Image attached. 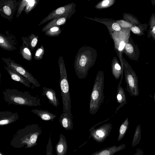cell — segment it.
I'll return each mask as SVG.
<instances>
[{"mask_svg":"<svg viewBox=\"0 0 155 155\" xmlns=\"http://www.w3.org/2000/svg\"><path fill=\"white\" fill-rule=\"evenodd\" d=\"M19 118L17 112L9 111L0 112V126L9 124L15 122Z\"/></svg>","mask_w":155,"mask_h":155,"instance_id":"cell-10","label":"cell"},{"mask_svg":"<svg viewBox=\"0 0 155 155\" xmlns=\"http://www.w3.org/2000/svg\"><path fill=\"white\" fill-rule=\"evenodd\" d=\"M131 30L133 33L136 34H139L140 32V28L136 26L133 27L131 28Z\"/></svg>","mask_w":155,"mask_h":155,"instance_id":"cell-27","label":"cell"},{"mask_svg":"<svg viewBox=\"0 0 155 155\" xmlns=\"http://www.w3.org/2000/svg\"><path fill=\"white\" fill-rule=\"evenodd\" d=\"M65 21L66 19L64 18H61L57 20L56 24L58 25H61L64 24Z\"/></svg>","mask_w":155,"mask_h":155,"instance_id":"cell-28","label":"cell"},{"mask_svg":"<svg viewBox=\"0 0 155 155\" xmlns=\"http://www.w3.org/2000/svg\"><path fill=\"white\" fill-rule=\"evenodd\" d=\"M31 111L44 120L53 121L57 117L56 115L47 110L33 109L31 110Z\"/></svg>","mask_w":155,"mask_h":155,"instance_id":"cell-16","label":"cell"},{"mask_svg":"<svg viewBox=\"0 0 155 155\" xmlns=\"http://www.w3.org/2000/svg\"><path fill=\"white\" fill-rule=\"evenodd\" d=\"M128 119V117H127L120 126L117 139L118 141L121 140L126 133L128 128L129 124Z\"/></svg>","mask_w":155,"mask_h":155,"instance_id":"cell-19","label":"cell"},{"mask_svg":"<svg viewBox=\"0 0 155 155\" xmlns=\"http://www.w3.org/2000/svg\"><path fill=\"white\" fill-rule=\"evenodd\" d=\"M141 129L140 124L138 125L136 128L133 140L131 144L133 147H134L138 144L141 140Z\"/></svg>","mask_w":155,"mask_h":155,"instance_id":"cell-20","label":"cell"},{"mask_svg":"<svg viewBox=\"0 0 155 155\" xmlns=\"http://www.w3.org/2000/svg\"><path fill=\"white\" fill-rule=\"evenodd\" d=\"M29 0H21L18 7L16 17L18 18L23 11L24 8L26 6Z\"/></svg>","mask_w":155,"mask_h":155,"instance_id":"cell-21","label":"cell"},{"mask_svg":"<svg viewBox=\"0 0 155 155\" xmlns=\"http://www.w3.org/2000/svg\"><path fill=\"white\" fill-rule=\"evenodd\" d=\"M65 11V8L64 7H61L58 8L55 11L57 14L60 15L64 13Z\"/></svg>","mask_w":155,"mask_h":155,"instance_id":"cell-26","label":"cell"},{"mask_svg":"<svg viewBox=\"0 0 155 155\" xmlns=\"http://www.w3.org/2000/svg\"><path fill=\"white\" fill-rule=\"evenodd\" d=\"M4 67L10 74L12 80L21 83L27 87H31L30 83L26 78L9 66L4 65Z\"/></svg>","mask_w":155,"mask_h":155,"instance_id":"cell-11","label":"cell"},{"mask_svg":"<svg viewBox=\"0 0 155 155\" xmlns=\"http://www.w3.org/2000/svg\"><path fill=\"white\" fill-rule=\"evenodd\" d=\"M2 60L7 65L11 67L22 75L26 78L34 86L39 87L41 85L38 81L25 68L20 64L15 62L10 58L2 57Z\"/></svg>","mask_w":155,"mask_h":155,"instance_id":"cell-6","label":"cell"},{"mask_svg":"<svg viewBox=\"0 0 155 155\" xmlns=\"http://www.w3.org/2000/svg\"><path fill=\"white\" fill-rule=\"evenodd\" d=\"M109 3V1L108 0H106L104 1L102 3V5L103 6H105L107 5Z\"/></svg>","mask_w":155,"mask_h":155,"instance_id":"cell-33","label":"cell"},{"mask_svg":"<svg viewBox=\"0 0 155 155\" xmlns=\"http://www.w3.org/2000/svg\"><path fill=\"white\" fill-rule=\"evenodd\" d=\"M104 72L99 71L96 76L90 96L89 112L92 115H94L97 113L104 101Z\"/></svg>","mask_w":155,"mask_h":155,"instance_id":"cell-3","label":"cell"},{"mask_svg":"<svg viewBox=\"0 0 155 155\" xmlns=\"http://www.w3.org/2000/svg\"><path fill=\"white\" fill-rule=\"evenodd\" d=\"M117 99L119 105L116 109L114 114L121 107L127 103L126 95L124 91L122 86L118 85L117 92Z\"/></svg>","mask_w":155,"mask_h":155,"instance_id":"cell-17","label":"cell"},{"mask_svg":"<svg viewBox=\"0 0 155 155\" xmlns=\"http://www.w3.org/2000/svg\"><path fill=\"white\" fill-rule=\"evenodd\" d=\"M42 95L46 96L49 103L54 106L57 107L59 105V100L56 96L55 91L53 89L43 87Z\"/></svg>","mask_w":155,"mask_h":155,"instance_id":"cell-13","label":"cell"},{"mask_svg":"<svg viewBox=\"0 0 155 155\" xmlns=\"http://www.w3.org/2000/svg\"><path fill=\"white\" fill-rule=\"evenodd\" d=\"M152 31H153V33L155 34V26H154V27H153Z\"/></svg>","mask_w":155,"mask_h":155,"instance_id":"cell-34","label":"cell"},{"mask_svg":"<svg viewBox=\"0 0 155 155\" xmlns=\"http://www.w3.org/2000/svg\"><path fill=\"white\" fill-rule=\"evenodd\" d=\"M35 3V0H29L26 6L25 12L26 14L29 13L31 10Z\"/></svg>","mask_w":155,"mask_h":155,"instance_id":"cell-23","label":"cell"},{"mask_svg":"<svg viewBox=\"0 0 155 155\" xmlns=\"http://www.w3.org/2000/svg\"><path fill=\"white\" fill-rule=\"evenodd\" d=\"M112 127L110 123L105 124L97 127L94 125L89 130V139L92 137L96 142L102 143L110 135Z\"/></svg>","mask_w":155,"mask_h":155,"instance_id":"cell-7","label":"cell"},{"mask_svg":"<svg viewBox=\"0 0 155 155\" xmlns=\"http://www.w3.org/2000/svg\"><path fill=\"white\" fill-rule=\"evenodd\" d=\"M0 155H4L2 153L0 152Z\"/></svg>","mask_w":155,"mask_h":155,"instance_id":"cell-36","label":"cell"},{"mask_svg":"<svg viewBox=\"0 0 155 155\" xmlns=\"http://www.w3.org/2000/svg\"><path fill=\"white\" fill-rule=\"evenodd\" d=\"M21 0H0V15L12 21L15 11L17 10Z\"/></svg>","mask_w":155,"mask_h":155,"instance_id":"cell-5","label":"cell"},{"mask_svg":"<svg viewBox=\"0 0 155 155\" xmlns=\"http://www.w3.org/2000/svg\"><path fill=\"white\" fill-rule=\"evenodd\" d=\"M18 42L16 37L9 31L4 33H0V47L8 51H14L17 49Z\"/></svg>","mask_w":155,"mask_h":155,"instance_id":"cell-9","label":"cell"},{"mask_svg":"<svg viewBox=\"0 0 155 155\" xmlns=\"http://www.w3.org/2000/svg\"><path fill=\"white\" fill-rule=\"evenodd\" d=\"M68 143L64 135L61 133L59 139L56 143L55 148L57 155H65L68 150Z\"/></svg>","mask_w":155,"mask_h":155,"instance_id":"cell-14","label":"cell"},{"mask_svg":"<svg viewBox=\"0 0 155 155\" xmlns=\"http://www.w3.org/2000/svg\"><path fill=\"white\" fill-rule=\"evenodd\" d=\"M19 53L22 57L28 61L31 60V53L27 45L23 42L22 45L20 47Z\"/></svg>","mask_w":155,"mask_h":155,"instance_id":"cell-18","label":"cell"},{"mask_svg":"<svg viewBox=\"0 0 155 155\" xmlns=\"http://www.w3.org/2000/svg\"><path fill=\"white\" fill-rule=\"evenodd\" d=\"M43 52V50L41 48L38 49L36 51L35 56L36 57H38L40 56Z\"/></svg>","mask_w":155,"mask_h":155,"instance_id":"cell-29","label":"cell"},{"mask_svg":"<svg viewBox=\"0 0 155 155\" xmlns=\"http://www.w3.org/2000/svg\"><path fill=\"white\" fill-rule=\"evenodd\" d=\"M125 147V144H121L118 147L114 145L94 152L91 155H114L115 153L124 149Z\"/></svg>","mask_w":155,"mask_h":155,"instance_id":"cell-15","label":"cell"},{"mask_svg":"<svg viewBox=\"0 0 155 155\" xmlns=\"http://www.w3.org/2000/svg\"><path fill=\"white\" fill-rule=\"evenodd\" d=\"M125 46V43L124 41H121L120 44L119 49V50H122L124 48Z\"/></svg>","mask_w":155,"mask_h":155,"instance_id":"cell-30","label":"cell"},{"mask_svg":"<svg viewBox=\"0 0 155 155\" xmlns=\"http://www.w3.org/2000/svg\"><path fill=\"white\" fill-rule=\"evenodd\" d=\"M59 122L61 126L66 130H72L73 121L71 113L63 112L60 116Z\"/></svg>","mask_w":155,"mask_h":155,"instance_id":"cell-12","label":"cell"},{"mask_svg":"<svg viewBox=\"0 0 155 155\" xmlns=\"http://www.w3.org/2000/svg\"><path fill=\"white\" fill-rule=\"evenodd\" d=\"M52 145L51 138V134L49 136L48 143L46 146V155H53Z\"/></svg>","mask_w":155,"mask_h":155,"instance_id":"cell-22","label":"cell"},{"mask_svg":"<svg viewBox=\"0 0 155 155\" xmlns=\"http://www.w3.org/2000/svg\"><path fill=\"white\" fill-rule=\"evenodd\" d=\"M1 73H0V84H1Z\"/></svg>","mask_w":155,"mask_h":155,"instance_id":"cell-35","label":"cell"},{"mask_svg":"<svg viewBox=\"0 0 155 155\" xmlns=\"http://www.w3.org/2000/svg\"><path fill=\"white\" fill-rule=\"evenodd\" d=\"M58 30V28L56 26L50 29V31L52 32L57 31Z\"/></svg>","mask_w":155,"mask_h":155,"instance_id":"cell-32","label":"cell"},{"mask_svg":"<svg viewBox=\"0 0 155 155\" xmlns=\"http://www.w3.org/2000/svg\"><path fill=\"white\" fill-rule=\"evenodd\" d=\"M126 50L127 52L131 53L133 52L134 48L130 44H127L125 46Z\"/></svg>","mask_w":155,"mask_h":155,"instance_id":"cell-24","label":"cell"},{"mask_svg":"<svg viewBox=\"0 0 155 155\" xmlns=\"http://www.w3.org/2000/svg\"><path fill=\"white\" fill-rule=\"evenodd\" d=\"M3 98L8 105L33 106L41 105L40 99L31 95L28 91L23 92L15 89L6 88L2 92Z\"/></svg>","mask_w":155,"mask_h":155,"instance_id":"cell-2","label":"cell"},{"mask_svg":"<svg viewBox=\"0 0 155 155\" xmlns=\"http://www.w3.org/2000/svg\"><path fill=\"white\" fill-rule=\"evenodd\" d=\"M143 152L141 149H137L136 150V152L134 155H143Z\"/></svg>","mask_w":155,"mask_h":155,"instance_id":"cell-31","label":"cell"},{"mask_svg":"<svg viewBox=\"0 0 155 155\" xmlns=\"http://www.w3.org/2000/svg\"><path fill=\"white\" fill-rule=\"evenodd\" d=\"M60 78L59 84L63 105V112L71 113V101L66 70L63 63L59 64Z\"/></svg>","mask_w":155,"mask_h":155,"instance_id":"cell-4","label":"cell"},{"mask_svg":"<svg viewBox=\"0 0 155 155\" xmlns=\"http://www.w3.org/2000/svg\"><path fill=\"white\" fill-rule=\"evenodd\" d=\"M124 78L127 90L131 96L139 95L138 78L135 72L131 69L124 70Z\"/></svg>","mask_w":155,"mask_h":155,"instance_id":"cell-8","label":"cell"},{"mask_svg":"<svg viewBox=\"0 0 155 155\" xmlns=\"http://www.w3.org/2000/svg\"><path fill=\"white\" fill-rule=\"evenodd\" d=\"M42 132L41 127L37 124L28 125L18 130L11 142L15 147L31 148L37 144V141Z\"/></svg>","mask_w":155,"mask_h":155,"instance_id":"cell-1","label":"cell"},{"mask_svg":"<svg viewBox=\"0 0 155 155\" xmlns=\"http://www.w3.org/2000/svg\"><path fill=\"white\" fill-rule=\"evenodd\" d=\"M112 28L116 31H119L121 30V28L118 24L117 23H114L112 26Z\"/></svg>","mask_w":155,"mask_h":155,"instance_id":"cell-25","label":"cell"}]
</instances>
